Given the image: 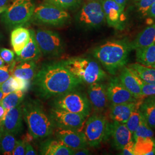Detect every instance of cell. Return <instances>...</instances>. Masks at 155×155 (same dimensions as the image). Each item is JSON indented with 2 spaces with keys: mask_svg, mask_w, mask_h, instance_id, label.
I'll list each match as a JSON object with an SVG mask.
<instances>
[{
  "mask_svg": "<svg viewBox=\"0 0 155 155\" xmlns=\"http://www.w3.org/2000/svg\"><path fill=\"white\" fill-rule=\"evenodd\" d=\"M33 80L36 92L46 100L72 91L82 83L61 62L43 65Z\"/></svg>",
  "mask_w": 155,
  "mask_h": 155,
  "instance_id": "obj_1",
  "label": "cell"
},
{
  "mask_svg": "<svg viewBox=\"0 0 155 155\" xmlns=\"http://www.w3.org/2000/svg\"><path fill=\"white\" fill-rule=\"evenodd\" d=\"M131 50L130 43L127 41L111 40L96 47L93 54L108 72L115 75L127 64Z\"/></svg>",
  "mask_w": 155,
  "mask_h": 155,
  "instance_id": "obj_2",
  "label": "cell"
},
{
  "mask_svg": "<svg viewBox=\"0 0 155 155\" xmlns=\"http://www.w3.org/2000/svg\"><path fill=\"white\" fill-rule=\"evenodd\" d=\"M22 109L29 133L34 139H43L52 133L55 125L39 102L32 100L27 101L22 105Z\"/></svg>",
  "mask_w": 155,
  "mask_h": 155,
  "instance_id": "obj_3",
  "label": "cell"
},
{
  "mask_svg": "<svg viewBox=\"0 0 155 155\" xmlns=\"http://www.w3.org/2000/svg\"><path fill=\"white\" fill-rule=\"evenodd\" d=\"M61 63L82 83L90 84L100 82L107 77L99 64L90 58L75 57Z\"/></svg>",
  "mask_w": 155,
  "mask_h": 155,
  "instance_id": "obj_4",
  "label": "cell"
},
{
  "mask_svg": "<svg viewBox=\"0 0 155 155\" xmlns=\"http://www.w3.org/2000/svg\"><path fill=\"white\" fill-rule=\"evenodd\" d=\"M35 8L32 0H14L1 15V22L9 29L22 27L31 20Z\"/></svg>",
  "mask_w": 155,
  "mask_h": 155,
  "instance_id": "obj_5",
  "label": "cell"
},
{
  "mask_svg": "<svg viewBox=\"0 0 155 155\" xmlns=\"http://www.w3.org/2000/svg\"><path fill=\"white\" fill-rule=\"evenodd\" d=\"M31 19L40 24L59 27L68 22L70 16L66 9L45 2L35 7Z\"/></svg>",
  "mask_w": 155,
  "mask_h": 155,
  "instance_id": "obj_6",
  "label": "cell"
},
{
  "mask_svg": "<svg viewBox=\"0 0 155 155\" xmlns=\"http://www.w3.org/2000/svg\"><path fill=\"white\" fill-rule=\"evenodd\" d=\"M54 107L63 109L88 117L91 110V104L84 94L75 89L58 96L54 101Z\"/></svg>",
  "mask_w": 155,
  "mask_h": 155,
  "instance_id": "obj_7",
  "label": "cell"
},
{
  "mask_svg": "<svg viewBox=\"0 0 155 155\" xmlns=\"http://www.w3.org/2000/svg\"><path fill=\"white\" fill-rule=\"evenodd\" d=\"M109 124L106 117L94 114L85 122L84 133L87 143L91 147H97L106 139L109 132Z\"/></svg>",
  "mask_w": 155,
  "mask_h": 155,
  "instance_id": "obj_8",
  "label": "cell"
},
{
  "mask_svg": "<svg viewBox=\"0 0 155 155\" xmlns=\"http://www.w3.org/2000/svg\"><path fill=\"white\" fill-rule=\"evenodd\" d=\"M35 39L42 55L59 56L64 52V45L60 35L54 31L38 29L35 31Z\"/></svg>",
  "mask_w": 155,
  "mask_h": 155,
  "instance_id": "obj_9",
  "label": "cell"
},
{
  "mask_svg": "<svg viewBox=\"0 0 155 155\" xmlns=\"http://www.w3.org/2000/svg\"><path fill=\"white\" fill-rule=\"evenodd\" d=\"M105 19L102 2L97 0H90L86 2L78 13V22L89 28L99 27Z\"/></svg>",
  "mask_w": 155,
  "mask_h": 155,
  "instance_id": "obj_10",
  "label": "cell"
},
{
  "mask_svg": "<svg viewBox=\"0 0 155 155\" xmlns=\"http://www.w3.org/2000/svg\"><path fill=\"white\" fill-rule=\"evenodd\" d=\"M50 116L56 127L79 131H82L87 118L82 114L55 107L51 110Z\"/></svg>",
  "mask_w": 155,
  "mask_h": 155,
  "instance_id": "obj_11",
  "label": "cell"
},
{
  "mask_svg": "<svg viewBox=\"0 0 155 155\" xmlns=\"http://www.w3.org/2000/svg\"><path fill=\"white\" fill-rule=\"evenodd\" d=\"M106 91L109 101L113 104L134 102L138 100L124 87L118 77L111 79Z\"/></svg>",
  "mask_w": 155,
  "mask_h": 155,
  "instance_id": "obj_12",
  "label": "cell"
},
{
  "mask_svg": "<svg viewBox=\"0 0 155 155\" xmlns=\"http://www.w3.org/2000/svg\"><path fill=\"white\" fill-rule=\"evenodd\" d=\"M22 104L7 111L0 121V132H7L15 135L22 129Z\"/></svg>",
  "mask_w": 155,
  "mask_h": 155,
  "instance_id": "obj_13",
  "label": "cell"
},
{
  "mask_svg": "<svg viewBox=\"0 0 155 155\" xmlns=\"http://www.w3.org/2000/svg\"><path fill=\"white\" fill-rule=\"evenodd\" d=\"M55 134L58 140L72 150L86 148L88 145L82 131L58 127Z\"/></svg>",
  "mask_w": 155,
  "mask_h": 155,
  "instance_id": "obj_14",
  "label": "cell"
},
{
  "mask_svg": "<svg viewBox=\"0 0 155 155\" xmlns=\"http://www.w3.org/2000/svg\"><path fill=\"white\" fill-rule=\"evenodd\" d=\"M101 2L108 25L118 29H122L126 19L124 10L114 0H102Z\"/></svg>",
  "mask_w": 155,
  "mask_h": 155,
  "instance_id": "obj_15",
  "label": "cell"
},
{
  "mask_svg": "<svg viewBox=\"0 0 155 155\" xmlns=\"http://www.w3.org/2000/svg\"><path fill=\"white\" fill-rule=\"evenodd\" d=\"M91 106L97 113L105 110L108 104V97L105 85L100 83L90 84L88 89Z\"/></svg>",
  "mask_w": 155,
  "mask_h": 155,
  "instance_id": "obj_16",
  "label": "cell"
},
{
  "mask_svg": "<svg viewBox=\"0 0 155 155\" xmlns=\"http://www.w3.org/2000/svg\"><path fill=\"white\" fill-rule=\"evenodd\" d=\"M119 79L124 87L137 100L143 99L141 86L143 81L132 72L127 67L121 68Z\"/></svg>",
  "mask_w": 155,
  "mask_h": 155,
  "instance_id": "obj_17",
  "label": "cell"
},
{
  "mask_svg": "<svg viewBox=\"0 0 155 155\" xmlns=\"http://www.w3.org/2000/svg\"><path fill=\"white\" fill-rule=\"evenodd\" d=\"M113 144L117 150H122L123 147L133 140V134L125 124L114 121L109 125V132Z\"/></svg>",
  "mask_w": 155,
  "mask_h": 155,
  "instance_id": "obj_18",
  "label": "cell"
},
{
  "mask_svg": "<svg viewBox=\"0 0 155 155\" xmlns=\"http://www.w3.org/2000/svg\"><path fill=\"white\" fill-rule=\"evenodd\" d=\"M143 101L120 104H113L110 106V116L113 121L125 124L129 116L137 106L141 105Z\"/></svg>",
  "mask_w": 155,
  "mask_h": 155,
  "instance_id": "obj_19",
  "label": "cell"
},
{
  "mask_svg": "<svg viewBox=\"0 0 155 155\" xmlns=\"http://www.w3.org/2000/svg\"><path fill=\"white\" fill-rule=\"evenodd\" d=\"M31 38V32L27 28L18 27L14 28L11 34V43L15 52L19 55Z\"/></svg>",
  "mask_w": 155,
  "mask_h": 155,
  "instance_id": "obj_20",
  "label": "cell"
},
{
  "mask_svg": "<svg viewBox=\"0 0 155 155\" xmlns=\"http://www.w3.org/2000/svg\"><path fill=\"white\" fill-rule=\"evenodd\" d=\"M31 38L27 45L22 50L19 55L17 56L16 61H36L42 55L37 41L35 39V31L30 30Z\"/></svg>",
  "mask_w": 155,
  "mask_h": 155,
  "instance_id": "obj_21",
  "label": "cell"
},
{
  "mask_svg": "<svg viewBox=\"0 0 155 155\" xmlns=\"http://www.w3.org/2000/svg\"><path fill=\"white\" fill-rule=\"evenodd\" d=\"M74 150L68 147L59 140H47L42 144L40 154L43 155H72Z\"/></svg>",
  "mask_w": 155,
  "mask_h": 155,
  "instance_id": "obj_22",
  "label": "cell"
},
{
  "mask_svg": "<svg viewBox=\"0 0 155 155\" xmlns=\"http://www.w3.org/2000/svg\"><path fill=\"white\" fill-rule=\"evenodd\" d=\"M155 43V25L145 28L130 43L132 50L143 48Z\"/></svg>",
  "mask_w": 155,
  "mask_h": 155,
  "instance_id": "obj_23",
  "label": "cell"
},
{
  "mask_svg": "<svg viewBox=\"0 0 155 155\" xmlns=\"http://www.w3.org/2000/svg\"><path fill=\"white\" fill-rule=\"evenodd\" d=\"M127 67L145 83L155 84L154 67L145 66L138 62L129 64Z\"/></svg>",
  "mask_w": 155,
  "mask_h": 155,
  "instance_id": "obj_24",
  "label": "cell"
},
{
  "mask_svg": "<svg viewBox=\"0 0 155 155\" xmlns=\"http://www.w3.org/2000/svg\"><path fill=\"white\" fill-rule=\"evenodd\" d=\"M146 98L140 106V111L147 124L155 129V96Z\"/></svg>",
  "mask_w": 155,
  "mask_h": 155,
  "instance_id": "obj_25",
  "label": "cell"
},
{
  "mask_svg": "<svg viewBox=\"0 0 155 155\" xmlns=\"http://www.w3.org/2000/svg\"><path fill=\"white\" fill-rule=\"evenodd\" d=\"M36 69L37 66L35 61H22L14 68L12 75L31 81L33 80L36 74Z\"/></svg>",
  "mask_w": 155,
  "mask_h": 155,
  "instance_id": "obj_26",
  "label": "cell"
},
{
  "mask_svg": "<svg viewBox=\"0 0 155 155\" xmlns=\"http://www.w3.org/2000/svg\"><path fill=\"white\" fill-rule=\"evenodd\" d=\"M134 141V155H155V139L137 137Z\"/></svg>",
  "mask_w": 155,
  "mask_h": 155,
  "instance_id": "obj_27",
  "label": "cell"
},
{
  "mask_svg": "<svg viewBox=\"0 0 155 155\" xmlns=\"http://www.w3.org/2000/svg\"><path fill=\"white\" fill-rule=\"evenodd\" d=\"M136 56L139 63L155 68V43L136 49Z\"/></svg>",
  "mask_w": 155,
  "mask_h": 155,
  "instance_id": "obj_28",
  "label": "cell"
},
{
  "mask_svg": "<svg viewBox=\"0 0 155 155\" xmlns=\"http://www.w3.org/2000/svg\"><path fill=\"white\" fill-rule=\"evenodd\" d=\"M16 141L15 134L7 132H0V151L4 155H12Z\"/></svg>",
  "mask_w": 155,
  "mask_h": 155,
  "instance_id": "obj_29",
  "label": "cell"
},
{
  "mask_svg": "<svg viewBox=\"0 0 155 155\" xmlns=\"http://www.w3.org/2000/svg\"><path fill=\"white\" fill-rule=\"evenodd\" d=\"M25 93L22 90H17L7 95L0 102L1 105L8 111L22 104Z\"/></svg>",
  "mask_w": 155,
  "mask_h": 155,
  "instance_id": "obj_30",
  "label": "cell"
},
{
  "mask_svg": "<svg viewBox=\"0 0 155 155\" xmlns=\"http://www.w3.org/2000/svg\"><path fill=\"white\" fill-rule=\"evenodd\" d=\"M150 137L154 138V133L151 127L145 122L144 118L141 117L139 125L133 134V140L137 137Z\"/></svg>",
  "mask_w": 155,
  "mask_h": 155,
  "instance_id": "obj_31",
  "label": "cell"
},
{
  "mask_svg": "<svg viewBox=\"0 0 155 155\" xmlns=\"http://www.w3.org/2000/svg\"><path fill=\"white\" fill-rule=\"evenodd\" d=\"M140 105L137 106L136 107L129 117L127 121L125 124L132 134L136 130L142 117L141 113L140 111Z\"/></svg>",
  "mask_w": 155,
  "mask_h": 155,
  "instance_id": "obj_32",
  "label": "cell"
},
{
  "mask_svg": "<svg viewBox=\"0 0 155 155\" xmlns=\"http://www.w3.org/2000/svg\"><path fill=\"white\" fill-rule=\"evenodd\" d=\"M45 1L64 9L75 8L79 5L81 2V0H45Z\"/></svg>",
  "mask_w": 155,
  "mask_h": 155,
  "instance_id": "obj_33",
  "label": "cell"
},
{
  "mask_svg": "<svg viewBox=\"0 0 155 155\" xmlns=\"http://www.w3.org/2000/svg\"><path fill=\"white\" fill-rule=\"evenodd\" d=\"M30 83V81L12 76V84L15 91L22 90L24 92L27 91L29 87Z\"/></svg>",
  "mask_w": 155,
  "mask_h": 155,
  "instance_id": "obj_34",
  "label": "cell"
},
{
  "mask_svg": "<svg viewBox=\"0 0 155 155\" xmlns=\"http://www.w3.org/2000/svg\"><path fill=\"white\" fill-rule=\"evenodd\" d=\"M15 62H12L7 66H2L0 67V86L7 81L12 75Z\"/></svg>",
  "mask_w": 155,
  "mask_h": 155,
  "instance_id": "obj_35",
  "label": "cell"
},
{
  "mask_svg": "<svg viewBox=\"0 0 155 155\" xmlns=\"http://www.w3.org/2000/svg\"><path fill=\"white\" fill-rule=\"evenodd\" d=\"M155 2V0H140L137 1L138 11L143 16H147L150 7Z\"/></svg>",
  "mask_w": 155,
  "mask_h": 155,
  "instance_id": "obj_36",
  "label": "cell"
},
{
  "mask_svg": "<svg viewBox=\"0 0 155 155\" xmlns=\"http://www.w3.org/2000/svg\"><path fill=\"white\" fill-rule=\"evenodd\" d=\"M142 95L143 97L155 95V84H150L143 82L141 86Z\"/></svg>",
  "mask_w": 155,
  "mask_h": 155,
  "instance_id": "obj_37",
  "label": "cell"
},
{
  "mask_svg": "<svg viewBox=\"0 0 155 155\" xmlns=\"http://www.w3.org/2000/svg\"><path fill=\"white\" fill-rule=\"evenodd\" d=\"M0 56L6 63H11L15 58V53L13 51L5 48L0 49Z\"/></svg>",
  "mask_w": 155,
  "mask_h": 155,
  "instance_id": "obj_38",
  "label": "cell"
},
{
  "mask_svg": "<svg viewBox=\"0 0 155 155\" xmlns=\"http://www.w3.org/2000/svg\"><path fill=\"white\" fill-rule=\"evenodd\" d=\"M25 144L24 140H17L16 144L13 151V155H24L25 153Z\"/></svg>",
  "mask_w": 155,
  "mask_h": 155,
  "instance_id": "obj_39",
  "label": "cell"
},
{
  "mask_svg": "<svg viewBox=\"0 0 155 155\" xmlns=\"http://www.w3.org/2000/svg\"><path fill=\"white\" fill-rule=\"evenodd\" d=\"M12 76L7 81H6L5 82H4L0 86V89L3 92L5 97L15 91L13 89L12 84Z\"/></svg>",
  "mask_w": 155,
  "mask_h": 155,
  "instance_id": "obj_40",
  "label": "cell"
},
{
  "mask_svg": "<svg viewBox=\"0 0 155 155\" xmlns=\"http://www.w3.org/2000/svg\"><path fill=\"white\" fill-rule=\"evenodd\" d=\"M121 155H134V141L133 140L130 141L123 147Z\"/></svg>",
  "mask_w": 155,
  "mask_h": 155,
  "instance_id": "obj_41",
  "label": "cell"
},
{
  "mask_svg": "<svg viewBox=\"0 0 155 155\" xmlns=\"http://www.w3.org/2000/svg\"><path fill=\"white\" fill-rule=\"evenodd\" d=\"M25 155H37L36 152L33 150V148L31 144L28 142H26L25 144Z\"/></svg>",
  "mask_w": 155,
  "mask_h": 155,
  "instance_id": "obj_42",
  "label": "cell"
},
{
  "mask_svg": "<svg viewBox=\"0 0 155 155\" xmlns=\"http://www.w3.org/2000/svg\"><path fill=\"white\" fill-rule=\"evenodd\" d=\"M89 150L86 148H83L78 150H74V155H89Z\"/></svg>",
  "mask_w": 155,
  "mask_h": 155,
  "instance_id": "obj_43",
  "label": "cell"
},
{
  "mask_svg": "<svg viewBox=\"0 0 155 155\" xmlns=\"http://www.w3.org/2000/svg\"><path fill=\"white\" fill-rule=\"evenodd\" d=\"M147 16H149L152 17H155V2L150 7L148 11L147 12Z\"/></svg>",
  "mask_w": 155,
  "mask_h": 155,
  "instance_id": "obj_44",
  "label": "cell"
},
{
  "mask_svg": "<svg viewBox=\"0 0 155 155\" xmlns=\"http://www.w3.org/2000/svg\"><path fill=\"white\" fill-rule=\"evenodd\" d=\"M117 3L121 6V8L122 9L124 10L125 5L127 4V0H114Z\"/></svg>",
  "mask_w": 155,
  "mask_h": 155,
  "instance_id": "obj_45",
  "label": "cell"
},
{
  "mask_svg": "<svg viewBox=\"0 0 155 155\" xmlns=\"http://www.w3.org/2000/svg\"><path fill=\"white\" fill-rule=\"evenodd\" d=\"M7 111L6 110L5 108L3 107V106L1 105L0 103V121L2 119V118L4 117L5 114L6 112Z\"/></svg>",
  "mask_w": 155,
  "mask_h": 155,
  "instance_id": "obj_46",
  "label": "cell"
},
{
  "mask_svg": "<svg viewBox=\"0 0 155 155\" xmlns=\"http://www.w3.org/2000/svg\"><path fill=\"white\" fill-rule=\"evenodd\" d=\"M10 1L11 0H0V8L4 6L8 5Z\"/></svg>",
  "mask_w": 155,
  "mask_h": 155,
  "instance_id": "obj_47",
  "label": "cell"
},
{
  "mask_svg": "<svg viewBox=\"0 0 155 155\" xmlns=\"http://www.w3.org/2000/svg\"><path fill=\"white\" fill-rule=\"evenodd\" d=\"M9 5L4 6H2V7H1L0 8V15L3 13L6 10L8 9Z\"/></svg>",
  "mask_w": 155,
  "mask_h": 155,
  "instance_id": "obj_48",
  "label": "cell"
},
{
  "mask_svg": "<svg viewBox=\"0 0 155 155\" xmlns=\"http://www.w3.org/2000/svg\"><path fill=\"white\" fill-rule=\"evenodd\" d=\"M4 97H5L4 94L3 93V92L2 91V90L0 89V102L4 98Z\"/></svg>",
  "mask_w": 155,
  "mask_h": 155,
  "instance_id": "obj_49",
  "label": "cell"
},
{
  "mask_svg": "<svg viewBox=\"0 0 155 155\" xmlns=\"http://www.w3.org/2000/svg\"><path fill=\"white\" fill-rule=\"evenodd\" d=\"M5 64V61H3V59L1 58V57L0 56V67L2 66H4Z\"/></svg>",
  "mask_w": 155,
  "mask_h": 155,
  "instance_id": "obj_50",
  "label": "cell"
},
{
  "mask_svg": "<svg viewBox=\"0 0 155 155\" xmlns=\"http://www.w3.org/2000/svg\"><path fill=\"white\" fill-rule=\"evenodd\" d=\"M2 38H3V36H2V35L1 34V33L0 32V42H1V41L2 40Z\"/></svg>",
  "mask_w": 155,
  "mask_h": 155,
  "instance_id": "obj_51",
  "label": "cell"
},
{
  "mask_svg": "<svg viewBox=\"0 0 155 155\" xmlns=\"http://www.w3.org/2000/svg\"><path fill=\"white\" fill-rule=\"evenodd\" d=\"M135 1H137H137H140V0H135Z\"/></svg>",
  "mask_w": 155,
  "mask_h": 155,
  "instance_id": "obj_52",
  "label": "cell"
},
{
  "mask_svg": "<svg viewBox=\"0 0 155 155\" xmlns=\"http://www.w3.org/2000/svg\"></svg>",
  "mask_w": 155,
  "mask_h": 155,
  "instance_id": "obj_53",
  "label": "cell"
}]
</instances>
